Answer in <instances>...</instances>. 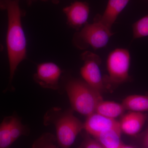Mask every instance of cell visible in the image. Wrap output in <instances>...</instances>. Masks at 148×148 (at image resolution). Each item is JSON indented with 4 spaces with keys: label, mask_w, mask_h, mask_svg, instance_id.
<instances>
[{
    "label": "cell",
    "mask_w": 148,
    "mask_h": 148,
    "mask_svg": "<svg viewBox=\"0 0 148 148\" xmlns=\"http://www.w3.org/2000/svg\"><path fill=\"white\" fill-rule=\"evenodd\" d=\"M19 1L0 0V9L6 10L8 17L6 44L10 83L18 65L27 58V40L21 20L25 12L20 8Z\"/></svg>",
    "instance_id": "cell-1"
},
{
    "label": "cell",
    "mask_w": 148,
    "mask_h": 148,
    "mask_svg": "<svg viewBox=\"0 0 148 148\" xmlns=\"http://www.w3.org/2000/svg\"><path fill=\"white\" fill-rule=\"evenodd\" d=\"M43 123L45 125L55 126L56 140L61 148H70L84 130V123L74 116L72 110L62 111L59 108H52L45 115Z\"/></svg>",
    "instance_id": "cell-2"
},
{
    "label": "cell",
    "mask_w": 148,
    "mask_h": 148,
    "mask_svg": "<svg viewBox=\"0 0 148 148\" xmlns=\"http://www.w3.org/2000/svg\"><path fill=\"white\" fill-rule=\"evenodd\" d=\"M65 88L72 109L86 116L95 112L98 104L103 100L101 92L84 81L75 79L69 80Z\"/></svg>",
    "instance_id": "cell-3"
},
{
    "label": "cell",
    "mask_w": 148,
    "mask_h": 148,
    "mask_svg": "<svg viewBox=\"0 0 148 148\" xmlns=\"http://www.w3.org/2000/svg\"><path fill=\"white\" fill-rule=\"evenodd\" d=\"M113 34L106 26L94 20L93 23H87L80 31L75 33L73 42L79 49H86L91 47L95 50L106 46Z\"/></svg>",
    "instance_id": "cell-4"
},
{
    "label": "cell",
    "mask_w": 148,
    "mask_h": 148,
    "mask_svg": "<svg viewBox=\"0 0 148 148\" xmlns=\"http://www.w3.org/2000/svg\"><path fill=\"white\" fill-rule=\"evenodd\" d=\"M130 56L125 49H116L110 53L107 59L108 75L104 77L106 84L119 85L128 81Z\"/></svg>",
    "instance_id": "cell-5"
},
{
    "label": "cell",
    "mask_w": 148,
    "mask_h": 148,
    "mask_svg": "<svg viewBox=\"0 0 148 148\" xmlns=\"http://www.w3.org/2000/svg\"><path fill=\"white\" fill-rule=\"evenodd\" d=\"M81 56L84 64L81 69L80 74L84 81L90 87L102 93L106 84L100 68L101 58L89 51H85Z\"/></svg>",
    "instance_id": "cell-6"
},
{
    "label": "cell",
    "mask_w": 148,
    "mask_h": 148,
    "mask_svg": "<svg viewBox=\"0 0 148 148\" xmlns=\"http://www.w3.org/2000/svg\"><path fill=\"white\" fill-rule=\"evenodd\" d=\"M62 71L56 64L46 62L38 65L34 79L41 87L56 90L59 89V81Z\"/></svg>",
    "instance_id": "cell-7"
},
{
    "label": "cell",
    "mask_w": 148,
    "mask_h": 148,
    "mask_svg": "<svg viewBox=\"0 0 148 148\" xmlns=\"http://www.w3.org/2000/svg\"><path fill=\"white\" fill-rule=\"evenodd\" d=\"M121 130L119 122L94 112L87 116L84 130L94 138L102 132L110 130Z\"/></svg>",
    "instance_id": "cell-8"
},
{
    "label": "cell",
    "mask_w": 148,
    "mask_h": 148,
    "mask_svg": "<svg viewBox=\"0 0 148 148\" xmlns=\"http://www.w3.org/2000/svg\"><path fill=\"white\" fill-rule=\"evenodd\" d=\"M63 12L67 16L68 25L78 30L87 24L90 8L86 2L75 1L64 8Z\"/></svg>",
    "instance_id": "cell-9"
},
{
    "label": "cell",
    "mask_w": 148,
    "mask_h": 148,
    "mask_svg": "<svg viewBox=\"0 0 148 148\" xmlns=\"http://www.w3.org/2000/svg\"><path fill=\"white\" fill-rule=\"evenodd\" d=\"M147 119V114L130 111L123 115L119 121L122 132L130 136L137 135L142 130Z\"/></svg>",
    "instance_id": "cell-10"
},
{
    "label": "cell",
    "mask_w": 148,
    "mask_h": 148,
    "mask_svg": "<svg viewBox=\"0 0 148 148\" xmlns=\"http://www.w3.org/2000/svg\"><path fill=\"white\" fill-rule=\"evenodd\" d=\"M130 0H108L107 7L103 15L98 14L94 20L99 22L111 30L112 26L118 16L125 8Z\"/></svg>",
    "instance_id": "cell-11"
},
{
    "label": "cell",
    "mask_w": 148,
    "mask_h": 148,
    "mask_svg": "<svg viewBox=\"0 0 148 148\" xmlns=\"http://www.w3.org/2000/svg\"><path fill=\"white\" fill-rule=\"evenodd\" d=\"M125 110L122 103L102 100L98 104L95 112L109 118L116 119L122 115Z\"/></svg>",
    "instance_id": "cell-12"
},
{
    "label": "cell",
    "mask_w": 148,
    "mask_h": 148,
    "mask_svg": "<svg viewBox=\"0 0 148 148\" xmlns=\"http://www.w3.org/2000/svg\"><path fill=\"white\" fill-rule=\"evenodd\" d=\"M121 103L125 110L139 112H148V95H129Z\"/></svg>",
    "instance_id": "cell-13"
},
{
    "label": "cell",
    "mask_w": 148,
    "mask_h": 148,
    "mask_svg": "<svg viewBox=\"0 0 148 148\" xmlns=\"http://www.w3.org/2000/svg\"><path fill=\"white\" fill-rule=\"evenodd\" d=\"M121 133L120 130H110L102 132L95 138L104 148H120L123 144L121 140Z\"/></svg>",
    "instance_id": "cell-14"
},
{
    "label": "cell",
    "mask_w": 148,
    "mask_h": 148,
    "mask_svg": "<svg viewBox=\"0 0 148 148\" xmlns=\"http://www.w3.org/2000/svg\"><path fill=\"white\" fill-rule=\"evenodd\" d=\"M9 125L14 142L23 135H29V128L21 123V121L16 116H8Z\"/></svg>",
    "instance_id": "cell-15"
},
{
    "label": "cell",
    "mask_w": 148,
    "mask_h": 148,
    "mask_svg": "<svg viewBox=\"0 0 148 148\" xmlns=\"http://www.w3.org/2000/svg\"><path fill=\"white\" fill-rule=\"evenodd\" d=\"M14 143L7 117L0 124V148H9Z\"/></svg>",
    "instance_id": "cell-16"
},
{
    "label": "cell",
    "mask_w": 148,
    "mask_h": 148,
    "mask_svg": "<svg viewBox=\"0 0 148 148\" xmlns=\"http://www.w3.org/2000/svg\"><path fill=\"white\" fill-rule=\"evenodd\" d=\"M56 136L51 133H44L35 140L32 148H58Z\"/></svg>",
    "instance_id": "cell-17"
},
{
    "label": "cell",
    "mask_w": 148,
    "mask_h": 148,
    "mask_svg": "<svg viewBox=\"0 0 148 148\" xmlns=\"http://www.w3.org/2000/svg\"><path fill=\"white\" fill-rule=\"evenodd\" d=\"M132 31L133 39L148 36V14L133 24Z\"/></svg>",
    "instance_id": "cell-18"
},
{
    "label": "cell",
    "mask_w": 148,
    "mask_h": 148,
    "mask_svg": "<svg viewBox=\"0 0 148 148\" xmlns=\"http://www.w3.org/2000/svg\"><path fill=\"white\" fill-rule=\"evenodd\" d=\"M78 148H104L100 142L94 138L87 136Z\"/></svg>",
    "instance_id": "cell-19"
},
{
    "label": "cell",
    "mask_w": 148,
    "mask_h": 148,
    "mask_svg": "<svg viewBox=\"0 0 148 148\" xmlns=\"http://www.w3.org/2000/svg\"><path fill=\"white\" fill-rule=\"evenodd\" d=\"M142 143L143 148H148V129L143 135Z\"/></svg>",
    "instance_id": "cell-20"
},
{
    "label": "cell",
    "mask_w": 148,
    "mask_h": 148,
    "mask_svg": "<svg viewBox=\"0 0 148 148\" xmlns=\"http://www.w3.org/2000/svg\"><path fill=\"white\" fill-rule=\"evenodd\" d=\"M42 1L47 2L48 1H50L51 2L54 4H57L60 2V0H41Z\"/></svg>",
    "instance_id": "cell-21"
},
{
    "label": "cell",
    "mask_w": 148,
    "mask_h": 148,
    "mask_svg": "<svg viewBox=\"0 0 148 148\" xmlns=\"http://www.w3.org/2000/svg\"><path fill=\"white\" fill-rule=\"evenodd\" d=\"M26 1H27V4L29 5H30L32 4V3L36 1V0H26Z\"/></svg>",
    "instance_id": "cell-22"
},
{
    "label": "cell",
    "mask_w": 148,
    "mask_h": 148,
    "mask_svg": "<svg viewBox=\"0 0 148 148\" xmlns=\"http://www.w3.org/2000/svg\"><path fill=\"white\" fill-rule=\"evenodd\" d=\"M120 148H134L133 147H131V146L127 145H125L123 144L121 146V147Z\"/></svg>",
    "instance_id": "cell-23"
}]
</instances>
